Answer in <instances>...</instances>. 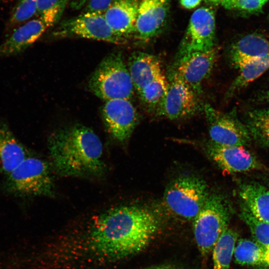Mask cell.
<instances>
[{
    "instance_id": "cell-20",
    "label": "cell",
    "mask_w": 269,
    "mask_h": 269,
    "mask_svg": "<svg viewBox=\"0 0 269 269\" xmlns=\"http://www.w3.org/2000/svg\"><path fill=\"white\" fill-rule=\"evenodd\" d=\"M242 204L257 219L269 223V189L257 182L240 185Z\"/></svg>"
},
{
    "instance_id": "cell-23",
    "label": "cell",
    "mask_w": 269,
    "mask_h": 269,
    "mask_svg": "<svg viewBox=\"0 0 269 269\" xmlns=\"http://www.w3.org/2000/svg\"><path fill=\"white\" fill-rule=\"evenodd\" d=\"M244 123L251 137L258 144L269 147V108L249 111Z\"/></svg>"
},
{
    "instance_id": "cell-1",
    "label": "cell",
    "mask_w": 269,
    "mask_h": 269,
    "mask_svg": "<svg viewBox=\"0 0 269 269\" xmlns=\"http://www.w3.org/2000/svg\"><path fill=\"white\" fill-rule=\"evenodd\" d=\"M159 227L158 218L150 210L136 206L117 207L98 216L88 242L91 250L99 255L122 259L145 249Z\"/></svg>"
},
{
    "instance_id": "cell-12",
    "label": "cell",
    "mask_w": 269,
    "mask_h": 269,
    "mask_svg": "<svg viewBox=\"0 0 269 269\" xmlns=\"http://www.w3.org/2000/svg\"><path fill=\"white\" fill-rule=\"evenodd\" d=\"M102 115L109 132L120 142L125 141L130 137L138 121L136 110L129 99L105 101Z\"/></svg>"
},
{
    "instance_id": "cell-8",
    "label": "cell",
    "mask_w": 269,
    "mask_h": 269,
    "mask_svg": "<svg viewBox=\"0 0 269 269\" xmlns=\"http://www.w3.org/2000/svg\"><path fill=\"white\" fill-rule=\"evenodd\" d=\"M203 111L211 141L223 145L243 146L251 141L248 130L238 117L235 109L224 113L207 104Z\"/></svg>"
},
{
    "instance_id": "cell-21",
    "label": "cell",
    "mask_w": 269,
    "mask_h": 269,
    "mask_svg": "<svg viewBox=\"0 0 269 269\" xmlns=\"http://www.w3.org/2000/svg\"><path fill=\"white\" fill-rule=\"evenodd\" d=\"M239 74L227 92L229 97L245 88L269 70V51L262 57L252 61L239 68Z\"/></svg>"
},
{
    "instance_id": "cell-31",
    "label": "cell",
    "mask_w": 269,
    "mask_h": 269,
    "mask_svg": "<svg viewBox=\"0 0 269 269\" xmlns=\"http://www.w3.org/2000/svg\"><path fill=\"white\" fill-rule=\"evenodd\" d=\"M144 269H182L180 267L173 264H162L153 265Z\"/></svg>"
},
{
    "instance_id": "cell-34",
    "label": "cell",
    "mask_w": 269,
    "mask_h": 269,
    "mask_svg": "<svg viewBox=\"0 0 269 269\" xmlns=\"http://www.w3.org/2000/svg\"><path fill=\"white\" fill-rule=\"evenodd\" d=\"M210 2H213V3H219L220 0H207Z\"/></svg>"
},
{
    "instance_id": "cell-4",
    "label": "cell",
    "mask_w": 269,
    "mask_h": 269,
    "mask_svg": "<svg viewBox=\"0 0 269 269\" xmlns=\"http://www.w3.org/2000/svg\"><path fill=\"white\" fill-rule=\"evenodd\" d=\"M2 189L19 197L53 196L55 193L49 166L43 160L30 156L5 176Z\"/></svg>"
},
{
    "instance_id": "cell-9",
    "label": "cell",
    "mask_w": 269,
    "mask_h": 269,
    "mask_svg": "<svg viewBox=\"0 0 269 269\" xmlns=\"http://www.w3.org/2000/svg\"><path fill=\"white\" fill-rule=\"evenodd\" d=\"M215 19L213 11L201 7L192 14L179 46L175 63L196 52L206 51L215 47Z\"/></svg>"
},
{
    "instance_id": "cell-3",
    "label": "cell",
    "mask_w": 269,
    "mask_h": 269,
    "mask_svg": "<svg viewBox=\"0 0 269 269\" xmlns=\"http://www.w3.org/2000/svg\"><path fill=\"white\" fill-rule=\"evenodd\" d=\"M88 88L105 101L132 97L134 87L121 52L111 53L102 60L90 77Z\"/></svg>"
},
{
    "instance_id": "cell-7",
    "label": "cell",
    "mask_w": 269,
    "mask_h": 269,
    "mask_svg": "<svg viewBox=\"0 0 269 269\" xmlns=\"http://www.w3.org/2000/svg\"><path fill=\"white\" fill-rule=\"evenodd\" d=\"M198 96L173 72L167 92L156 108L157 115L172 120L191 117L204 109Z\"/></svg>"
},
{
    "instance_id": "cell-24",
    "label": "cell",
    "mask_w": 269,
    "mask_h": 269,
    "mask_svg": "<svg viewBox=\"0 0 269 269\" xmlns=\"http://www.w3.org/2000/svg\"><path fill=\"white\" fill-rule=\"evenodd\" d=\"M266 248L247 239H240L237 242L234 256L235 262L241 265H265Z\"/></svg>"
},
{
    "instance_id": "cell-18",
    "label": "cell",
    "mask_w": 269,
    "mask_h": 269,
    "mask_svg": "<svg viewBox=\"0 0 269 269\" xmlns=\"http://www.w3.org/2000/svg\"><path fill=\"white\" fill-rule=\"evenodd\" d=\"M29 156L6 122L0 121V173L8 175Z\"/></svg>"
},
{
    "instance_id": "cell-26",
    "label": "cell",
    "mask_w": 269,
    "mask_h": 269,
    "mask_svg": "<svg viewBox=\"0 0 269 269\" xmlns=\"http://www.w3.org/2000/svg\"><path fill=\"white\" fill-rule=\"evenodd\" d=\"M240 217L248 226L254 241L269 248V223L257 219L243 204Z\"/></svg>"
},
{
    "instance_id": "cell-22",
    "label": "cell",
    "mask_w": 269,
    "mask_h": 269,
    "mask_svg": "<svg viewBox=\"0 0 269 269\" xmlns=\"http://www.w3.org/2000/svg\"><path fill=\"white\" fill-rule=\"evenodd\" d=\"M239 236L231 228L226 229L221 235L212 251L213 269H228L234 255Z\"/></svg>"
},
{
    "instance_id": "cell-32",
    "label": "cell",
    "mask_w": 269,
    "mask_h": 269,
    "mask_svg": "<svg viewBox=\"0 0 269 269\" xmlns=\"http://www.w3.org/2000/svg\"><path fill=\"white\" fill-rule=\"evenodd\" d=\"M201 0H180L181 5L186 8L191 9L199 4Z\"/></svg>"
},
{
    "instance_id": "cell-14",
    "label": "cell",
    "mask_w": 269,
    "mask_h": 269,
    "mask_svg": "<svg viewBox=\"0 0 269 269\" xmlns=\"http://www.w3.org/2000/svg\"><path fill=\"white\" fill-rule=\"evenodd\" d=\"M169 0H139L134 34L139 40H149L160 31L165 22Z\"/></svg>"
},
{
    "instance_id": "cell-15",
    "label": "cell",
    "mask_w": 269,
    "mask_h": 269,
    "mask_svg": "<svg viewBox=\"0 0 269 269\" xmlns=\"http://www.w3.org/2000/svg\"><path fill=\"white\" fill-rule=\"evenodd\" d=\"M138 4L139 0H114L104 13L112 30L126 39L134 33Z\"/></svg>"
},
{
    "instance_id": "cell-28",
    "label": "cell",
    "mask_w": 269,
    "mask_h": 269,
    "mask_svg": "<svg viewBox=\"0 0 269 269\" xmlns=\"http://www.w3.org/2000/svg\"><path fill=\"white\" fill-rule=\"evenodd\" d=\"M37 11V0H18L9 20L13 26L32 17Z\"/></svg>"
},
{
    "instance_id": "cell-11",
    "label": "cell",
    "mask_w": 269,
    "mask_h": 269,
    "mask_svg": "<svg viewBox=\"0 0 269 269\" xmlns=\"http://www.w3.org/2000/svg\"><path fill=\"white\" fill-rule=\"evenodd\" d=\"M205 150L210 159L229 173L246 172L262 168L256 156L243 146L223 145L210 140L206 144Z\"/></svg>"
},
{
    "instance_id": "cell-29",
    "label": "cell",
    "mask_w": 269,
    "mask_h": 269,
    "mask_svg": "<svg viewBox=\"0 0 269 269\" xmlns=\"http://www.w3.org/2000/svg\"><path fill=\"white\" fill-rule=\"evenodd\" d=\"M269 0H220L219 4L228 9L248 12L260 10Z\"/></svg>"
},
{
    "instance_id": "cell-16",
    "label": "cell",
    "mask_w": 269,
    "mask_h": 269,
    "mask_svg": "<svg viewBox=\"0 0 269 269\" xmlns=\"http://www.w3.org/2000/svg\"><path fill=\"white\" fill-rule=\"evenodd\" d=\"M39 17L17 28L0 45V57L17 55L33 44L48 28Z\"/></svg>"
},
{
    "instance_id": "cell-17",
    "label": "cell",
    "mask_w": 269,
    "mask_h": 269,
    "mask_svg": "<svg viewBox=\"0 0 269 269\" xmlns=\"http://www.w3.org/2000/svg\"><path fill=\"white\" fill-rule=\"evenodd\" d=\"M269 51V39L257 34L247 35L231 46L229 53L232 66L239 69Z\"/></svg>"
},
{
    "instance_id": "cell-10",
    "label": "cell",
    "mask_w": 269,
    "mask_h": 269,
    "mask_svg": "<svg viewBox=\"0 0 269 269\" xmlns=\"http://www.w3.org/2000/svg\"><path fill=\"white\" fill-rule=\"evenodd\" d=\"M53 34L57 37H80L116 44L127 41L112 30L103 13L94 12H85L64 21Z\"/></svg>"
},
{
    "instance_id": "cell-30",
    "label": "cell",
    "mask_w": 269,
    "mask_h": 269,
    "mask_svg": "<svg viewBox=\"0 0 269 269\" xmlns=\"http://www.w3.org/2000/svg\"><path fill=\"white\" fill-rule=\"evenodd\" d=\"M114 0H87L85 12L104 13Z\"/></svg>"
},
{
    "instance_id": "cell-6",
    "label": "cell",
    "mask_w": 269,
    "mask_h": 269,
    "mask_svg": "<svg viewBox=\"0 0 269 269\" xmlns=\"http://www.w3.org/2000/svg\"><path fill=\"white\" fill-rule=\"evenodd\" d=\"M205 181L193 175H182L167 186L163 199L167 208L175 215L194 219L209 195Z\"/></svg>"
},
{
    "instance_id": "cell-13",
    "label": "cell",
    "mask_w": 269,
    "mask_h": 269,
    "mask_svg": "<svg viewBox=\"0 0 269 269\" xmlns=\"http://www.w3.org/2000/svg\"><path fill=\"white\" fill-rule=\"evenodd\" d=\"M217 56L215 47L208 51L193 53L175 63L173 72L199 95L203 82L213 69Z\"/></svg>"
},
{
    "instance_id": "cell-33",
    "label": "cell",
    "mask_w": 269,
    "mask_h": 269,
    "mask_svg": "<svg viewBox=\"0 0 269 269\" xmlns=\"http://www.w3.org/2000/svg\"><path fill=\"white\" fill-rule=\"evenodd\" d=\"M265 99L266 101L269 104V88L268 89L265 94Z\"/></svg>"
},
{
    "instance_id": "cell-2",
    "label": "cell",
    "mask_w": 269,
    "mask_h": 269,
    "mask_svg": "<svg viewBox=\"0 0 269 269\" xmlns=\"http://www.w3.org/2000/svg\"><path fill=\"white\" fill-rule=\"evenodd\" d=\"M52 164L64 176H98L103 173V145L89 128L77 124L59 130L49 137Z\"/></svg>"
},
{
    "instance_id": "cell-27",
    "label": "cell",
    "mask_w": 269,
    "mask_h": 269,
    "mask_svg": "<svg viewBox=\"0 0 269 269\" xmlns=\"http://www.w3.org/2000/svg\"><path fill=\"white\" fill-rule=\"evenodd\" d=\"M66 0H37V11L48 26H53L60 18Z\"/></svg>"
},
{
    "instance_id": "cell-19",
    "label": "cell",
    "mask_w": 269,
    "mask_h": 269,
    "mask_svg": "<svg viewBox=\"0 0 269 269\" xmlns=\"http://www.w3.org/2000/svg\"><path fill=\"white\" fill-rule=\"evenodd\" d=\"M128 65L134 89L137 93L163 74L158 58L148 53H134L129 58Z\"/></svg>"
},
{
    "instance_id": "cell-5",
    "label": "cell",
    "mask_w": 269,
    "mask_h": 269,
    "mask_svg": "<svg viewBox=\"0 0 269 269\" xmlns=\"http://www.w3.org/2000/svg\"><path fill=\"white\" fill-rule=\"evenodd\" d=\"M232 209L221 194H210L194 218L193 232L198 250L203 257L210 254L223 232L229 227Z\"/></svg>"
},
{
    "instance_id": "cell-25",
    "label": "cell",
    "mask_w": 269,
    "mask_h": 269,
    "mask_svg": "<svg viewBox=\"0 0 269 269\" xmlns=\"http://www.w3.org/2000/svg\"><path fill=\"white\" fill-rule=\"evenodd\" d=\"M168 84L162 74L138 93L142 103L149 110L156 109L167 92Z\"/></svg>"
}]
</instances>
